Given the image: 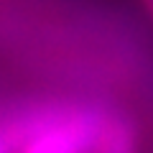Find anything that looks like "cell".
<instances>
[{
    "mask_svg": "<svg viewBox=\"0 0 153 153\" xmlns=\"http://www.w3.org/2000/svg\"><path fill=\"white\" fill-rule=\"evenodd\" d=\"M102 133L105 125L97 112H51V117H36L21 153H94Z\"/></svg>",
    "mask_w": 153,
    "mask_h": 153,
    "instance_id": "cell-1",
    "label": "cell"
},
{
    "mask_svg": "<svg viewBox=\"0 0 153 153\" xmlns=\"http://www.w3.org/2000/svg\"><path fill=\"white\" fill-rule=\"evenodd\" d=\"M94 153H135V138L128 123H107Z\"/></svg>",
    "mask_w": 153,
    "mask_h": 153,
    "instance_id": "cell-2",
    "label": "cell"
},
{
    "mask_svg": "<svg viewBox=\"0 0 153 153\" xmlns=\"http://www.w3.org/2000/svg\"><path fill=\"white\" fill-rule=\"evenodd\" d=\"M143 5H146V10L151 13V18H153V0H143Z\"/></svg>",
    "mask_w": 153,
    "mask_h": 153,
    "instance_id": "cell-3",
    "label": "cell"
},
{
    "mask_svg": "<svg viewBox=\"0 0 153 153\" xmlns=\"http://www.w3.org/2000/svg\"><path fill=\"white\" fill-rule=\"evenodd\" d=\"M0 153H5V143L3 140H0Z\"/></svg>",
    "mask_w": 153,
    "mask_h": 153,
    "instance_id": "cell-4",
    "label": "cell"
}]
</instances>
